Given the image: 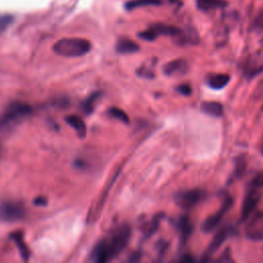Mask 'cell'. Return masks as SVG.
Wrapping results in <instances>:
<instances>
[{
	"mask_svg": "<svg viewBox=\"0 0 263 263\" xmlns=\"http://www.w3.org/2000/svg\"><path fill=\"white\" fill-rule=\"evenodd\" d=\"M131 237V228L129 225H122L117 228L110 238L103 240L95 246L91 253L94 262L106 263L122 253L128 245Z\"/></svg>",
	"mask_w": 263,
	"mask_h": 263,
	"instance_id": "6da1fadb",
	"label": "cell"
},
{
	"mask_svg": "<svg viewBox=\"0 0 263 263\" xmlns=\"http://www.w3.org/2000/svg\"><path fill=\"white\" fill-rule=\"evenodd\" d=\"M92 49L89 40L82 38H63L58 40L54 46V52L62 57L77 58L86 55Z\"/></svg>",
	"mask_w": 263,
	"mask_h": 263,
	"instance_id": "7a4b0ae2",
	"label": "cell"
},
{
	"mask_svg": "<svg viewBox=\"0 0 263 263\" xmlns=\"http://www.w3.org/2000/svg\"><path fill=\"white\" fill-rule=\"evenodd\" d=\"M32 113V107L24 102H14L10 104L2 118V126H8L12 123L18 122L20 119L25 118Z\"/></svg>",
	"mask_w": 263,
	"mask_h": 263,
	"instance_id": "3957f363",
	"label": "cell"
},
{
	"mask_svg": "<svg viewBox=\"0 0 263 263\" xmlns=\"http://www.w3.org/2000/svg\"><path fill=\"white\" fill-rule=\"evenodd\" d=\"M206 197L205 191L201 189L181 190L174 197V201L183 210H190L200 204Z\"/></svg>",
	"mask_w": 263,
	"mask_h": 263,
	"instance_id": "277c9868",
	"label": "cell"
},
{
	"mask_svg": "<svg viewBox=\"0 0 263 263\" xmlns=\"http://www.w3.org/2000/svg\"><path fill=\"white\" fill-rule=\"evenodd\" d=\"M26 216V209L23 204L13 201L0 203V220L6 222H15L22 220Z\"/></svg>",
	"mask_w": 263,
	"mask_h": 263,
	"instance_id": "5b68a950",
	"label": "cell"
},
{
	"mask_svg": "<svg viewBox=\"0 0 263 263\" xmlns=\"http://www.w3.org/2000/svg\"><path fill=\"white\" fill-rule=\"evenodd\" d=\"M231 205H232L231 198H227L223 202V205L219 211H217L216 213L211 215V216H209L207 219L204 220V222L202 223V226H201L202 231L205 233H211L216 229L219 226V224L221 223L225 213L229 210Z\"/></svg>",
	"mask_w": 263,
	"mask_h": 263,
	"instance_id": "8992f818",
	"label": "cell"
},
{
	"mask_svg": "<svg viewBox=\"0 0 263 263\" xmlns=\"http://www.w3.org/2000/svg\"><path fill=\"white\" fill-rule=\"evenodd\" d=\"M229 232H230V230H229L228 227H223L220 230H218L216 233H215L213 240L209 244L207 250L205 251V253L202 257L203 261H208L215 253H216L222 247V245L227 240Z\"/></svg>",
	"mask_w": 263,
	"mask_h": 263,
	"instance_id": "52a82bcc",
	"label": "cell"
},
{
	"mask_svg": "<svg viewBox=\"0 0 263 263\" xmlns=\"http://www.w3.org/2000/svg\"><path fill=\"white\" fill-rule=\"evenodd\" d=\"M246 236L252 242L263 241V213H257L246 227Z\"/></svg>",
	"mask_w": 263,
	"mask_h": 263,
	"instance_id": "ba28073f",
	"label": "cell"
},
{
	"mask_svg": "<svg viewBox=\"0 0 263 263\" xmlns=\"http://www.w3.org/2000/svg\"><path fill=\"white\" fill-rule=\"evenodd\" d=\"M259 202H260V194L258 193V189L252 188L251 190H249L243 201L242 209H241V219L243 221H246L247 219L250 218V216L255 211L256 207L258 206Z\"/></svg>",
	"mask_w": 263,
	"mask_h": 263,
	"instance_id": "9c48e42d",
	"label": "cell"
},
{
	"mask_svg": "<svg viewBox=\"0 0 263 263\" xmlns=\"http://www.w3.org/2000/svg\"><path fill=\"white\" fill-rule=\"evenodd\" d=\"M189 65L184 59H176L163 65L162 71L166 76H180L187 73Z\"/></svg>",
	"mask_w": 263,
	"mask_h": 263,
	"instance_id": "30bf717a",
	"label": "cell"
},
{
	"mask_svg": "<svg viewBox=\"0 0 263 263\" xmlns=\"http://www.w3.org/2000/svg\"><path fill=\"white\" fill-rule=\"evenodd\" d=\"M230 81V76L226 73L212 74L207 77V84L214 91H219L224 89Z\"/></svg>",
	"mask_w": 263,
	"mask_h": 263,
	"instance_id": "8fae6325",
	"label": "cell"
},
{
	"mask_svg": "<svg viewBox=\"0 0 263 263\" xmlns=\"http://www.w3.org/2000/svg\"><path fill=\"white\" fill-rule=\"evenodd\" d=\"M150 28L156 33L157 36L165 35V36L178 37L182 32V30L179 29L178 27L171 26V25H165V24H161V23L153 24V25L150 26Z\"/></svg>",
	"mask_w": 263,
	"mask_h": 263,
	"instance_id": "7c38bea8",
	"label": "cell"
},
{
	"mask_svg": "<svg viewBox=\"0 0 263 263\" xmlns=\"http://www.w3.org/2000/svg\"><path fill=\"white\" fill-rule=\"evenodd\" d=\"M201 110L213 117H221L223 115V105L215 101H205L201 104Z\"/></svg>",
	"mask_w": 263,
	"mask_h": 263,
	"instance_id": "4fadbf2b",
	"label": "cell"
},
{
	"mask_svg": "<svg viewBox=\"0 0 263 263\" xmlns=\"http://www.w3.org/2000/svg\"><path fill=\"white\" fill-rule=\"evenodd\" d=\"M197 9L208 13L218 9H222L226 6V0H196Z\"/></svg>",
	"mask_w": 263,
	"mask_h": 263,
	"instance_id": "5bb4252c",
	"label": "cell"
},
{
	"mask_svg": "<svg viewBox=\"0 0 263 263\" xmlns=\"http://www.w3.org/2000/svg\"><path fill=\"white\" fill-rule=\"evenodd\" d=\"M140 50V46L133 40L128 38L119 39L116 43V51L119 54H133Z\"/></svg>",
	"mask_w": 263,
	"mask_h": 263,
	"instance_id": "9a60e30c",
	"label": "cell"
},
{
	"mask_svg": "<svg viewBox=\"0 0 263 263\" xmlns=\"http://www.w3.org/2000/svg\"><path fill=\"white\" fill-rule=\"evenodd\" d=\"M66 123L75 130V132L77 133L78 137L80 138H84L86 136V126L85 123L83 122V119L80 118L79 116L76 115H70L68 117H66Z\"/></svg>",
	"mask_w": 263,
	"mask_h": 263,
	"instance_id": "2e32d148",
	"label": "cell"
},
{
	"mask_svg": "<svg viewBox=\"0 0 263 263\" xmlns=\"http://www.w3.org/2000/svg\"><path fill=\"white\" fill-rule=\"evenodd\" d=\"M177 228L180 232L181 238L183 241L187 240V237L190 236L191 232H193V224L190 222V219L187 216H181L177 221Z\"/></svg>",
	"mask_w": 263,
	"mask_h": 263,
	"instance_id": "e0dca14e",
	"label": "cell"
},
{
	"mask_svg": "<svg viewBox=\"0 0 263 263\" xmlns=\"http://www.w3.org/2000/svg\"><path fill=\"white\" fill-rule=\"evenodd\" d=\"M12 237L14 238V241L16 242V244H17L19 250H20V253H21L22 258H23L24 260H25V261H27V260L30 258V251H29V249L27 248L26 244L24 243V241H23V235H22V233H21V232H16V233H14V234L12 235Z\"/></svg>",
	"mask_w": 263,
	"mask_h": 263,
	"instance_id": "ac0fdd59",
	"label": "cell"
},
{
	"mask_svg": "<svg viewBox=\"0 0 263 263\" xmlns=\"http://www.w3.org/2000/svg\"><path fill=\"white\" fill-rule=\"evenodd\" d=\"M180 37L181 40H183V43H188V44H198L200 42V37L199 33L196 31L194 28H188L185 32H181V34L178 36Z\"/></svg>",
	"mask_w": 263,
	"mask_h": 263,
	"instance_id": "d6986e66",
	"label": "cell"
},
{
	"mask_svg": "<svg viewBox=\"0 0 263 263\" xmlns=\"http://www.w3.org/2000/svg\"><path fill=\"white\" fill-rule=\"evenodd\" d=\"M161 0H132L126 5L127 10H134L143 7H150V6H160Z\"/></svg>",
	"mask_w": 263,
	"mask_h": 263,
	"instance_id": "ffe728a7",
	"label": "cell"
},
{
	"mask_svg": "<svg viewBox=\"0 0 263 263\" xmlns=\"http://www.w3.org/2000/svg\"><path fill=\"white\" fill-rule=\"evenodd\" d=\"M100 96H101L100 93H95L81 104V109L85 114H90L93 112V110L95 108V104L100 98Z\"/></svg>",
	"mask_w": 263,
	"mask_h": 263,
	"instance_id": "44dd1931",
	"label": "cell"
},
{
	"mask_svg": "<svg viewBox=\"0 0 263 263\" xmlns=\"http://www.w3.org/2000/svg\"><path fill=\"white\" fill-rule=\"evenodd\" d=\"M108 113L110 114V116H112L113 118H116L118 119V121H121L125 124H129L130 123V119H129V116L128 114L119 108H116V107H112L109 109Z\"/></svg>",
	"mask_w": 263,
	"mask_h": 263,
	"instance_id": "7402d4cb",
	"label": "cell"
},
{
	"mask_svg": "<svg viewBox=\"0 0 263 263\" xmlns=\"http://www.w3.org/2000/svg\"><path fill=\"white\" fill-rule=\"evenodd\" d=\"M139 37H140L141 39H143V40H146V41H153V40H155L158 36H157L156 33L149 27L147 30L139 33Z\"/></svg>",
	"mask_w": 263,
	"mask_h": 263,
	"instance_id": "603a6c76",
	"label": "cell"
},
{
	"mask_svg": "<svg viewBox=\"0 0 263 263\" xmlns=\"http://www.w3.org/2000/svg\"><path fill=\"white\" fill-rule=\"evenodd\" d=\"M251 187L255 188V189H259L261 187H263V171L261 173H259L258 175H256L252 181H251Z\"/></svg>",
	"mask_w": 263,
	"mask_h": 263,
	"instance_id": "cb8c5ba5",
	"label": "cell"
},
{
	"mask_svg": "<svg viewBox=\"0 0 263 263\" xmlns=\"http://www.w3.org/2000/svg\"><path fill=\"white\" fill-rule=\"evenodd\" d=\"M176 90H177V92H178L179 94H181V95H183V96H186V97H187V96L191 95V93H193V90H191V86H190L189 84H186V83L178 85Z\"/></svg>",
	"mask_w": 263,
	"mask_h": 263,
	"instance_id": "d4e9b609",
	"label": "cell"
},
{
	"mask_svg": "<svg viewBox=\"0 0 263 263\" xmlns=\"http://www.w3.org/2000/svg\"><path fill=\"white\" fill-rule=\"evenodd\" d=\"M12 22L13 18L11 16H0V30L7 28Z\"/></svg>",
	"mask_w": 263,
	"mask_h": 263,
	"instance_id": "484cf974",
	"label": "cell"
},
{
	"mask_svg": "<svg viewBox=\"0 0 263 263\" xmlns=\"http://www.w3.org/2000/svg\"><path fill=\"white\" fill-rule=\"evenodd\" d=\"M218 261H222V262H232V258H231V255L228 253V250H226L223 255L218 259Z\"/></svg>",
	"mask_w": 263,
	"mask_h": 263,
	"instance_id": "4316f807",
	"label": "cell"
},
{
	"mask_svg": "<svg viewBox=\"0 0 263 263\" xmlns=\"http://www.w3.org/2000/svg\"><path fill=\"white\" fill-rule=\"evenodd\" d=\"M180 261H182V262H194V261H195V258H194L193 256H191V255H185V256H183V257L180 259Z\"/></svg>",
	"mask_w": 263,
	"mask_h": 263,
	"instance_id": "83f0119b",
	"label": "cell"
},
{
	"mask_svg": "<svg viewBox=\"0 0 263 263\" xmlns=\"http://www.w3.org/2000/svg\"><path fill=\"white\" fill-rule=\"evenodd\" d=\"M35 205L37 206H45L46 204V200L44 198H37L35 201H34Z\"/></svg>",
	"mask_w": 263,
	"mask_h": 263,
	"instance_id": "f1b7e54d",
	"label": "cell"
},
{
	"mask_svg": "<svg viewBox=\"0 0 263 263\" xmlns=\"http://www.w3.org/2000/svg\"><path fill=\"white\" fill-rule=\"evenodd\" d=\"M261 153L263 154V140H262V145H261Z\"/></svg>",
	"mask_w": 263,
	"mask_h": 263,
	"instance_id": "f546056e",
	"label": "cell"
},
{
	"mask_svg": "<svg viewBox=\"0 0 263 263\" xmlns=\"http://www.w3.org/2000/svg\"><path fill=\"white\" fill-rule=\"evenodd\" d=\"M261 43H262V45H263V39H262V40H261Z\"/></svg>",
	"mask_w": 263,
	"mask_h": 263,
	"instance_id": "4dcf8cb0",
	"label": "cell"
}]
</instances>
